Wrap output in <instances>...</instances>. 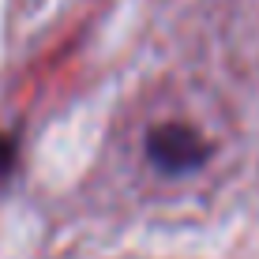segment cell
I'll return each instance as SVG.
<instances>
[{"label": "cell", "mask_w": 259, "mask_h": 259, "mask_svg": "<svg viewBox=\"0 0 259 259\" xmlns=\"http://www.w3.org/2000/svg\"><path fill=\"white\" fill-rule=\"evenodd\" d=\"M12 165H15V139L12 136H0V181L12 173Z\"/></svg>", "instance_id": "2"}, {"label": "cell", "mask_w": 259, "mask_h": 259, "mask_svg": "<svg viewBox=\"0 0 259 259\" xmlns=\"http://www.w3.org/2000/svg\"><path fill=\"white\" fill-rule=\"evenodd\" d=\"M147 154H150V162H154V169H162L165 177H177V173L199 169L207 162L210 147L188 124H158L147 136Z\"/></svg>", "instance_id": "1"}]
</instances>
